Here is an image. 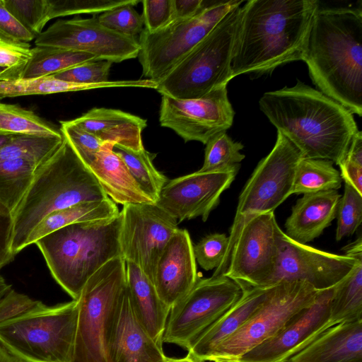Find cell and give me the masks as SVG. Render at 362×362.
Listing matches in <instances>:
<instances>
[{"label":"cell","instance_id":"cell-1","mask_svg":"<svg viewBox=\"0 0 362 362\" xmlns=\"http://www.w3.org/2000/svg\"><path fill=\"white\" fill-rule=\"evenodd\" d=\"M317 0H250L240 16L231 60L232 79L267 73L303 60Z\"/></svg>","mask_w":362,"mask_h":362},{"label":"cell","instance_id":"cell-2","mask_svg":"<svg viewBox=\"0 0 362 362\" xmlns=\"http://www.w3.org/2000/svg\"><path fill=\"white\" fill-rule=\"evenodd\" d=\"M259 104L303 158L329 160L338 165L358 131L348 109L299 80L292 87L264 93Z\"/></svg>","mask_w":362,"mask_h":362},{"label":"cell","instance_id":"cell-3","mask_svg":"<svg viewBox=\"0 0 362 362\" xmlns=\"http://www.w3.org/2000/svg\"><path fill=\"white\" fill-rule=\"evenodd\" d=\"M318 90L362 116L361 8H320L303 59Z\"/></svg>","mask_w":362,"mask_h":362},{"label":"cell","instance_id":"cell-4","mask_svg":"<svg viewBox=\"0 0 362 362\" xmlns=\"http://www.w3.org/2000/svg\"><path fill=\"white\" fill-rule=\"evenodd\" d=\"M107 197L90 169L64 138L59 148L39 168L13 213V254L27 247L33 230L49 214Z\"/></svg>","mask_w":362,"mask_h":362},{"label":"cell","instance_id":"cell-5","mask_svg":"<svg viewBox=\"0 0 362 362\" xmlns=\"http://www.w3.org/2000/svg\"><path fill=\"white\" fill-rule=\"evenodd\" d=\"M122 214L112 219L77 223L37 240L55 281L77 300L89 278L107 262L122 256Z\"/></svg>","mask_w":362,"mask_h":362},{"label":"cell","instance_id":"cell-6","mask_svg":"<svg viewBox=\"0 0 362 362\" xmlns=\"http://www.w3.org/2000/svg\"><path fill=\"white\" fill-rule=\"evenodd\" d=\"M240 5L230 10L160 82L156 90L177 99L200 98L232 79L231 60Z\"/></svg>","mask_w":362,"mask_h":362},{"label":"cell","instance_id":"cell-7","mask_svg":"<svg viewBox=\"0 0 362 362\" xmlns=\"http://www.w3.org/2000/svg\"><path fill=\"white\" fill-rule=\"evenodd\" d=\"M78 300L33 310L0 324V343L29 362H71Z\"/></svg>","mask_w":362,"mask_h":362},{"label":"cell","instance_id":"cell-8","mask_svg":"<svg viewBox=\"0 0 362 362\" xmlns=\"http://www.w3.org/2000/svg\"><path fill=\"white\" fill-rule=\"evenodd\" d=\"M126 285V261L122 256L107 262L87 281L77 299L71 362H110L109 339Z\"/></svg>","mask_w":362,"mask_h":362},{"label":"cell","instance_id":"cell-9","mask_svg":"<svg viewBox=\"0 0 362 362\" xmlns=\"http://www.w3.org/2000/svg\"><path fill=\"white\" fill-rule=\"evenodd\" d=\"M302 158L300 151L277 132L274 146L259 162L239 196L228 236L227 251L213 276H222L226 272L234 245L245 223L257 215L274 212L292 194L296 168Z\"/></svg>","mask_w":362,"mask_h":362},{"label":"cell","instance_id":"cell-10","mask_svg":"<svg viewBox=\"0 0 362 362\" xmlns=\"http://www.w3.org/2000/svg\"><path fill=\"white\" fill-rule=\"evenodd\" d=\"M318 293L304 281H283L274 285L262 305L238 331L216 348L207 361L235 362L282 330L315 301Z\"/></svg>","mask_w":362,"mask_h":362},{"label":"cell","instance_id":"cell-11","mask_svg":"<svg viewBox=\"0 0 362 362\" xmlns=\"http://www.w3.org/2000/svg\"><path fill=\"white\" fill-rule=\"evenodd\" d=\"M243 1H226L206 5L194 16L172 22L166 27L139 34L138 54L142 76L156 83L167 74Z\"/></svg>","mask_w":362,"mask_h":362},{"label":"cell","instance_id":"cell-12","mask_svg":"<svg viewBox=\"0 0 362 362\" xmlns=\"http://www.w3.org/2000/svg\"><path fill=\"white\" fill-rule=\"evenodd\" d=\"M243 292L240 284L226 276L199 277L189 293L170 308L163 343L175 344L188 351Z\"/></svg>","mask_w":362,"mask_h":362},{"label":"cell","instance_id":"cell-13","mask_svg":"<svg viewBox=\"0 0 362 362\" xmlns=\"http://www.w3.org/2000/svg\"><path fill=\"white\" fill-rule=\"evenodd\" d=\"M283 233L274 212L252 218L239 234L223 276L242 287H267L278 264Z\"/></svg>","mask_w":362,"mask_h":362},{"label":"cell","instance_id":"cell-14","mask_svg":"<svg viewBox=\"0 0 362 362\" xmlns=\"http://www.w3.org/2000/svg\"><path fill=\"white\" fill-rule=\"evenodd\" d=\"M120 213L122 256L137 265L153 282L159 257L179 229L178 223L156 204H126Z\"/></svg>","mask_w":362,"mask_h":362},{"label":"cell","instance_id":"cell-15","mask_svg":"<svg viewBox=\"0 0 362 362\" xmlns=\"http://www.w3.org/2000/svg\"><path fill=\"white\" fill-rule=\"evenodd\" d=\"M234 110L228 97L227 85L193 99L162 95L159 114L161 127L171 129L185 142L206 144L216 134L233 124Z\"/></svg>","mask_w":362,"mask_h":362},{"label":"cell","instance_id":"cell-16","mask_svg":"<svg viewBox=\"0 0 362 362\" xmlns=\"http://www.w3.org/2000/svg\"><path fill=\"white\" fill-rule=\"evenodd\" d=\"M35 44L88 53L112 63L136 58L140 51L136 37L106 28L97 16L58 20L37 37Z\"/></svg>","mask_w":362,"mask_h":362},{"label":"cell","instance_id":"cell-17","mask_svg":"<svg viewBox=\"0 0 362 362\" xmlns=\"http://www.w3.org/2000/svg\"><path fill=\"white\" fill-rule=\"evenodd\" d=\"M358 257L322 251L284 233L278 264L267 287L283 281H304L319 291L329 289L351 272Z\"/></svg>","mask_w":362,"mask_h":362},{"label":"cell","instance_id":"cell-18","mask_svg":"<svg viewBox=\"0 0 362 362\" xmlns=\"http://www.w3.org/2000/svg\"><path fill=\"white\" fill-rule=\"evenodd\" d=\"M240 165L229 170L203 173L199 170L168 180L156 204L177 223L201 217L206 221L219 204L221 194L229 188Z\"/></svg>","mask_w":362,"mask_h":362},{"label":"cell","instance_id":"cell-19","mask_svg":"<svg viewBox=\"0 0 362 362\" xmlns=\"http://www.w3.org/2000/svg\"><path fill=\"white\" fill-rule=\"evenodd\" d=\"M334 286L318 293L315 301L299 313L282 330L252 349L235 362H288L290 358L329 329Z\"/></svg>","mask_w":362,"mask_h":362},{"label":"cell","instance_id":"cell-20","mask_svg":"<svg viewBox=\"0 0 362 362\" xmlns=\"http://www.w3.org/2000/svg\"><path fill=\"white\" fill-rule=\"evenodd\" d=\"M193 246L188 231L179 228L157 262L153 283L160 298L170 308L189 293L199 279Z\"/></svg>","mask_w":362,"mask_h":362},{"label":"cell","instance_id":"cell-21","mask_svg":"<svg viewBox=\"0 0 362 362\" xmlns=\"http://www.w3.org/2000/svg\"><path fill=\"white\" fill-rule=\"evenodd\" d=\"M110 362H168L138 318L127 288L116 311L108 344Z\"/></svg>","mask_w":362,"mask_h":362},{"label":"cell","instance_id":"cell-22","mask_svg":"<svg viewBox=\"0 0 362 362\" xmlns=\"http://www.w3.org/2000/svg\"><path fill=\"white\" fill-rule=\"evenodd\" d=\"M272 286L242 287L240 299L199 335L187 356L197 362L207 361L216 348L238 331L262 305Z\"/></svg>","mask_w":362,"mask_h":362},{"label":"cell","instance_id":"cell-23","mask_svg":"<svg viewBox=\"0 0 362 362\" xmlns=\"http://www.w3.org/2000/svg\"><path fill=\"white\" fill-rule=\"evenodd\" d=\"M340 198L337 190L303 194L285 223V234L301 244L313 241L336 218Z\"/></svg>","mask_w":362,"mask_h":362},{"label":"cell","instance_id":"cell-24","mask_svg":"<svg viewBox=\"0 0 362 362\" xmlns=\"http://www.w3.org/2000/svg\"><path fill=\"white\" fill-rule=\"evenodd\" d=\"M288 362H362V319L329 327Z\"/></svg>","mask_w":362,"mask_h":362},{"label":"cell","instance_id":"cell-25","mask_svg":"<svg viewBox=\"0 0 362 362\" xmlns=\"http://www.w3.org/2000/svg\"><path fill=\"white\" fill-rule=\"evenodd\" d=\"M72 121L103 143L133 151L144 148L141 133L147 123L140 117L119 110L94 107Z\"/></svg>","mask_w":362,"mask_h":362},{"label":"cell","instance_id":"cell-26","mask_svg":"<svg viewBox=\"0 0 362 362\" xmlns=\"http://www.w3.org/2000/svg\"><path fill=\"white\" fill-rule=\"evenodd\" d=\"M113 146L105 143L89 166L105 194L123 206L156 204L141 190L124 161L113 151Z\"/></svg>","mask_w":362,"mask_h":362},{"label":"cell","instance_id":"cell-27","mask_svg":"<svg viewBox=\"0 0 362 362\" xmlns=\"http://www.w3.org/2000/svg\"><path fill=\"white\" fill-rule=\"evenodd\" d=\"M126 282L138 318L151 337L162 346L170 308L161 300L151 279L129 262H126Z\"/></svg>","mask_w":362,"mask_h":362},{"label":"cell","instance_id":"cell-28","mask_svg":"<svg viewBox=\"0 0 362 362\" xmlns=\"http://www.w3.org/2000/svg\"><path fill=\"white\" fill-rule=\"evenodd\" d=\"M116 204L109 197L102 200L83 202L54 211L43 218L30 235L26 245L66 226L84 222L110 220L118 216Z\"/></svg>","mask_w":362,"mask_h":362},{"label":"cell","instance_id":"cell-29","mask_svg":"<svg viewBox=\"0 0 362 362\" xmlns=\"http://www.w3.org/2000/svg\"><path fill=\"white\" fill-rule=\"evenodd\" d=\"M45 163L30 158L0 161V202L13 214Z\"/></svg>","mask_w":362,"mask_h":362},{"label":"cell","instance_id":"cell-30","mask_svg":"<svg viewBox=\"0 0 362 362\" xmlns=\"http://www.w3.org/2000/svg\"><path fill=\"white\" fill-rule=\"evenodd\" d=\"M362 319V257L351 272L337 285L329 307V325Z\"/></svg>","mask_w":362,"mask_h":362},{"label":"cell","instance_id":"cell-31","mask_svg":"<svg viewBox=\"0 0 362 362\" xmlns=\"http://www.w3.org/2000/svg\"><path fill=\"white\" fill-rule=\"evenodd\" d=\"M98 60L92 54L49 47L35 46L31 57L19 72L17 79L46 77L76 65Z\"/></svg>","mask_w":362,"mask_h":362},{"label":"cell","instance_id":"cell-32","mask_svg":"<svg viewBox=\"0 0 362 362\" xmlns=\"http://www.w3.org/2000/svg\"><path fill=\"white\" fill-rule=\"evenodd\" d=\"M127 81H109L95 84L64 81L50 76L33 79L0 81V99L30 95H46L101 88L128 87Z\"/></svg>","mask_w":362,"mask_h":362},{"label":"cell","instance_id":"cell-33","mask_svg":"<svg viewBox=\"0 0 362 362\" xmlns=\"http://www.w3.org/2000/svg\"><path fill=\"white\" fill-rule=\"evenodd\" d=\"M333 164L329 160L303 157L296 168L292 194H307L339 189L342 179L339 171Z\"/></svg>","mask_w":362,"mask_h":362},{"label":"cell","instance_id":"cell-34","mask_svg":"<svg viewBox=\"0 0 362 362\" xmlns=\"http://www.w3.org/2000/svg\"><path fill=\"white\" fill-rule=\"evenodd\" d=\"M113 151L124 161L141 190L156 203L168 180L154 167L152 161L155 155L144 148L133 151L117 145H114Z\"/></svg>","mask_w":362,"mask_h":362},{"label":"cell","instance_id":"cell-35","mask_svg":"<svg viewBox=\"0 0 362 362\" xmlns=\"http://www.w3.org/2000/svg\"><path fill=\"white\" fill-rule=\"evenodd\" d=\"M0 134L62 136L59 129L33 111L0 103Z\"/></svg>","mask_w":362,"mask_h":362},{"label":"cell","instance_id":"cell-36","mask_svg":"<svg viewBox=\"0 0 362 362\" xmlns=\"http://www.w3.org/2000/svg\"><path fill=\"white\" fill-rule=\"evenodd\" d=\"M205 145L204 164L199 172L227 170L240 165L245 158V155L240 152L244 146L234 141L226 132L216 134Z\"/></svg>","mask_w":362,"mask_h":362},{"label":"cell","instance_id":"cell-37","mask_svg":"<svg viewBox=\"0 0 362 362\" xmlns=\"http://www.w3.org/2000/svg\"><path fill=\"white\" fill-rule=\"evenodd\" d=\"M344 194L339 202L336 240L352 235L362 222V194L344 182Z\"/></svg>","mask_w":362,"mask_h":362},{"label":"cell","instance_id":"cell-38","mask_svg":"<svg viewBox=\"0 0 362 362\" xmlns=\"http://www.w3.org/2000/svg\"><path fill=\"white\" fill-rule=\"evenodd\" d=\"M48 16L51 20L81 13H99L128 4L136 5L137 0H47Z\"/></svg>","mask_w":362,"mask_h":362},{"label":"cell","instance_id":"cell-39","mask_svg":"<svg viewBox=\"0 0 362 362\" xmlns=\"http://www.w3.org/2000/svg\"><path fill=\"white\" fill-rule=\"evenodd\" d=\"M8 11L35 37L49 21L47 0H3Z\"/></svg>","mask_w":362,"mask_h":362},{"label":"cell","instance_id":"cell-40","mask_svg":"<svg viewBox=\"0 0 362 362\" xmlns=\"http://www.w3.org/2000/svg\"><path fill=\"white\" fill-rule=\"evenodd\" d=\"M60 132L80 159L89 168L105 143L70 121H61Z\"/></svg>","mask_w":362,"mask_h":362},{"label":"cell","instance_id":"cell-41","mask_svg":"<svg viewBox=\"0 0 362 362\" xmlns=\"http://www.w3.org/2000/svg\"><path fill=\"white\" fill-rule=\"evenodd\" d=\"M128 4L99 15L98 20L106 28L122 35L136 37L144 30L142 16Z\"/></svg>","mask_w":362,"mask_h":362},{"label":"cell","instance_id":"cell-42","mask_svg":"<svg viewBox=\"0 0 362 362\" xmlns=\"http://www.w3.org/2000/svg\"><path fill=\"white\" fill-rule=\"evenodd\" d=\"M112 62L106 60L87 62L49 76L53 78L81 84H95L109 81Z\"/></svg>","mask_w":362,"mask_h":362},{"label":"cell","instance_id":"cell-43","mask_svg":"<svg viewBox=\"0 0 362 362\" xmlns=\"http://www.w3.org/2000/svg\"><path fill=\"white\" fill-rule=\"evenodd\" d=\"M228 237L224 233H213L203 238L193 246L196 261L204 270L217 269L227 251Z\"/></svg>","mask_w":362,"mask_h":362},{"label":"cell","instance_id":"cell-44","mask_svg":"<svg viewBox=\"0 0 362 362\" xmlns=\"http://www.w3.org/2000/svg\"><path fill=\"white\" fill-rule=\"evenodd\" d=\"M31 57L30 45H18L0 40V81L17 79L21 69Z\"/></svg>","mask_w":362,"mask_h":362},{"label":"cell","instance_id":"cell-45","mask_svg":"<svg viewBox=\"0 0 362 362\" xmlns=\"http://www.w3.org/2000/svg\"><path fill=\"white\" fill-rule=\"evenodd\" d=\"M340 175L342 180L362 194V132L354 135L349 149L341 163Z\"/></svg>","mask_w":362,"mask_h":362},{"label":"cell","instance_id":"cell-46","mask_svg":"<svg viewBox=\"0 0 362 362\" xmlns=\"http://www.w3.org/2000/svg\"><path fill=\"white\" fill-rule=\"evenodd\" d=\"M142 18L144 29L158 31L173 21V0H144Z\"/></svg>","mask_w":362,"mask_h":362},{"label":"cell","instance_id":"cell-47","mask_svg":"<svg viewBox=\"0 0 362 362\" xmlns=\"http://www.w3.org/2000/svg\"><path fill=\"white\" fill-rule=\"evenodd\" d=\"M42 303L11 288L0 300V324L18 317Z\"/></svg>","mask_w":362,"mask_h":362},{"label":"cell","instance_id":"cell-48","mask_svg":"<svg viewBox=\"0 0 362 362\" xmlns=\"http://www.w3.org/2000/svg\"><path fill=\"white\" fill-rule=\"evenodd\" d=\"M35 37L8 11L0 0V40L18 45H29Z\"/></svg>","mask_w":362,"mask_h":362},{"label":"cell","instance_id":"cell-49","mask_svg":"<svg viewBox=\"0 0 362 362\" xmlns=\"http://www.w3.org/2000/svg\"><path fill=\"white\" fill-rule=\"evenodd\" d=\"M13 237V214L0 202V270L15 257L12 250Z\"/></svg>","mask_w":362,"mask_h":362},{"label":"cell","instance_id":"cell-50","mask_svg":"<svg viewBox=\"0 0 362 362\" xmlns=\"http://www.w3.org/2000/svg\"><path fill=\"white\" fill-rule=\"evenodd\" d=\"M202 0H173V21L190 18L205 7Z\"/></svg>","mask_w":362,"mask_h":362},{"label":"cell","instance_id":"cell-51","mask_svg":"<svg viewBox=\"0 0 362 362\" xmlns=\"http://www.w3.org/2000/svg\"><path fill=\"white\" fill-rule=\"evenodd\" d=\"M0 362H29L9 351L0 343Z\"/></svg>","mask_w":362,"mask_h":362},{"label":"cell","instance_id":"cell-52","mask_svg":"<svg viewBox=\"0 0 362 362\" xmlns=\"http://www.w3.org/2000/svg\"><path fill=\"white\" fill-rule=\"evenodd\" d=\"M11 288V285L8 284L4 277L0 275V300Z\"/></svg>","mask_w":362,"mask_h":362},{"label":"cell","instance_id":"cell-53","mask_svg":"<svg viewBox=\"0 0 362 362\" xmlns=\"http://www.w3.org/2000/svg\"><path fill=\"white\" fill-rule=\"evenodd\" d=\"M14 135L0 134V148L8 143Z\"/></svg>","mask_w":362,"mask_h":362},{"label":"cell","instance_id":"cell-54","mask_svg":"<svg viewBox=\"0 0 362 362\" xmlns=\"http://www.w3.org/2000/svg\"><path fill=\"white\" fill-rule=\"evenodd\" d=\"M168 362H197V361H194L192 360L191 358H189V357L186 356L185 358H170V360Z\"/></svg>","mask_w":362,"mask_h":362},{"label":"cell","instance_id":"cell-55","mask_svg":"<svg viewBox=\"0 0 362 362\" xmlns=\"http://www.w3.org/2000/svg\"><path fill=\"white\" fill-rule=\"evenodd\" d=\"M4 70L5 69L0 67V74H1Z\"/></svg>","mask_w":362,"mask_h":362},{"label":"cell","instance_id":"cell-56","mask_svg":"<svg viewBox=\"0 0 362 362\" xmlns=\"http://www.w3.org/2000/svg\"><path fill=\"white\" fill-rule=\"evenodd\" d=\"M215 362H233V361H215Z\"/></svg>","mask_w":362,"mask_h":362}]
</instances>
